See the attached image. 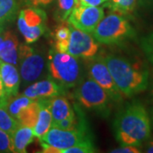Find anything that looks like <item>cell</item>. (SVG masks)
<instances>
[{
  "label": "cell",
  "mask_w": 153,
  "mask_h": 153,
  "mask_svg": "<svg viewBox=\"0 0 153 153\" xmlns=\"http://www.w3.org/2000/svg\"><path fill=\"white\" fill-rule=\"evenodd\" d=\"M151 121L142 104L128 105L117 115L114 121L116 139L121 145L140 146L151 135Z\"/></svg>",
  "instance_id": "cell-1"
},
{
  "label": "cell",
  "mask_w": 153,
  "mask_h": 153,
  "mask_svg": "<svg viewBox=\"0 0 153 153\" xmlns=\"http://www.w3.org/2000/svg\"><path fill=\"white\" fill-rule=\"evenodd\" d=\"M114 82L123 96L131 97L147 88V71L133 65L123 57L109 55L104 57Z\"/></svg>",
  "instance_id": "cell-2"
},
{
  "label": "cell",
  "mask_w": 153,
  "mask_h": 153,
  "mask_svg": "<svg viewBox=\"0 0 153 153\" xmlns=\"http://www.w3.org/2000/svg\"><path fill=\"white\" fill-rule=\"evenodd\" d=\"M48 68L50 76L64 88L76 87L82 75V67L77 58L55 49L49 52Z\"/></svg>",
  "instance_id": "cell-3"
},
{
  "label": "cell",
  "mask_w": 153,
  "mask_h": 153,
  "mask_svg": "<svg viewBox=\"0 0 153 153\" xmlns=\"http://www.w3.org/2000/svg\"><path fill=\"white\" fill-rule=\"evenodd\" d=\"M92 33L100 44H113L132 38L134 31L125 16L113 11L101 19Z\"/></svg>",
  "instance_id": "cell-4"
},
{
  "label": "cell",
  "mask_w": 153,
  "mask_h": 153,
  "mask_svg": "<svg viewBox=\"0 0 153 153\" xmlns=\"http://www.w3.org/2000/svg\"><path fill=\"white\" fill-rule=\"evenodd\" d=\"M88 139L90 138L87 136L84 128L66 130L51 127L49 131L38 140L44 150L43 152L61 153L63 150L76 146Z\"/></svg>",
  "instance_id": "cell-5"
},
{
  "label": "cell",
  "mask_w": 153,
  "mask_h": 153,
  "mask_svg": "<svg viewBox=\"0 0 153 153\" xmlns=\"http://www.w3.org/2000/svg\"><path fill=\"white\" fill-rule=\"evenodd\" d=\"M75 96L78 102L87 109L98 112L108 111L111 99L104 88L90 76L78 82L75 90Z\"/></svg>",
  "instance_id": "cell-6"
},
{
  "label": "cell",
  "mask_w": 153,
  "mask_h": 153,
  "mask_svg": "<svg viewBox=\"0 0 153 153\" xmlns=\"http://www.w3.org/2000/svg\"><path fill=\"white\" fill-rule=\"evenodd\" d=\"M46 21L45 12L38 7H28L20 11L17 26L27 44L35 43L44 35Z\"/></svg>",
  "instance_id": "cell-7"
},
{
  "label": "cell",
  "mask_w": 153,
  "mask_h": 153,
  "mask_svg": "<svg viewBox=\"0 0 153 153\" xmlns=\"http://www.w3.org/2000/svg\"><path fill=\"white\" fill-rule=\"evenodd\" d=\"M18 63L20 75L26 84L37 81L43 74L45 60L43 55L27 45H19Z\"/></svg>",
  "instance_id": "cell-8"
},
{
  "label": "cell",
  "mask_w": 153,
  "mask_h": 153,
  "mask_svg": "<svg viewBox=\"0 0 153 153\" xmlns=\"http://www.w3.org/2000/svg\"><path fill=\"white\" fill-rule=\"evenodd\" d=\"M105 16L104 8L100 6H75L67 21L73 27L92 33Z\"/></svg>",
  "instance_id": "cell-9"
},
{
  "label": "cell",
  "mask_w": 153,
  "mask_h": 153,
  "mask_svg": "<svg viewBox=\"0 0 153 153\" xmlns=\"http://www.w3.org/2000/svg\"><path fill=\"white\" fill-rule=\"evenodd\" d=\"M71 35L66 53L76 58L91 59L99 50V44L90 33L82 32L70 25Z\"/></svg>",
  "instance_id": "cell-10"
},
{
  "label": "cell",
  "mask_w": 153,
  "mask_h": 153,
  "mask_svg": "<svg viewBox=\"0 0 153 153\" xmlns=\"http://www.w3.org/2000/svg\"><path fill=\"white\" fill-rule=\"evenodd\" d=\"M88 74L100 86L104 88L111 100L118 102L123 99V95L117 87L103 57H97L89 62Z\"/></svg>",
  "instance_id": "cell-11"
},
{
  "label": "cell",
  "mask_w": 153,
  "mask_h": 153,
  "mask_svg": "<svg viewBox=\"0 0 153 153\" xmlns=\"http://www.w3.org/2000/svg\"><path fill=\"white\" fill-rule=\"evenodd\" d=\"M64 88L53 78H47L31 83L23 91L22 94L33 100L49 99L62 94L64 93Z\"/></svg>",
  "instance_id": "cell-12"
},
{
  "label": "cell",
  "mask_w": 153,
  "mask_h": 153,
  "mask_svg": "<svg viewBox=\"0 0 153 153\" xmlns=\"http://www.w3.org/2000/svg\"><path fill=\"white\" fill-rule=\"evenodd\" d=\"M0 76L7 97L17 95L22 77L16 66L0 60Z\"/></svg>",
  "instance_id": "cell-13"
},
{
  "label": "cell",
  "mask_w": 153,
  "mask_h": 153,
  "mask_svg": "<svg viewBox=\"0 0 153 153\" xmlns=\"http://www.w3.org/2000/svg\"><path fill=\"white\" fill-rule=\"evenodd\" d=\"M19 42L12 32L4 33V38L0 44V60L12 65H18Z\"/></svg>",
  "instance_id": "cell-14"
},
{
  "label": "cell",
  "mask_w": 153,
  "mask_h": 153,
  "mask_svg": "<svg viewBox=\"0 0 153 153\" xmlns=\"http://www.w3.org/2000/svg\"><path fill=\"white\" fill-rule=\"evenodd\" d=\"M39 111L36 124L33 127L34 136L40 139L49 131L53 125V117L49 106V99H39Z\"/></svg>",
  "instance_id": "cell-15"
},
{
  "label": "cell",
  "mask_w": 153,
  "mask_h": 153,
  "mask_svg": "<svg viewBox=\"0 0 153 153\" xmlns=\"http://www.w3.org/2000/svg\"><path fill=\"white\" fill-rule=\"evenodd\" d=\"M49 106L53 117V123L75 116L69 100L62 94L49 98Z\"/></svg>",
  "instance_id": "cell-16"
},
{
  "label": "cell",
  "mask_w": 153,
  "mask_h": 153,
  "mask_svg": "<svg viewBox=\"0 0 153 153\" xmlns=\"http://www.w3.org/2000/svg\"><path fill=\"white\" fill-rule=\"evenodd\" d=\"M34 137L32 128L20 124L16 129L11 134L14 152H27V147L33 142Z\"/></svg>",
  "instance_id": "cell-17"
},
{
  "label": "cell",
  "mask_w": 153,
  "mask_h": 153,
  "mask_svg": "<svg viewBox=\"0 0 153 153\" xmlns=\"http://www.w3.org/2000/svg\"><path fill=\"white\" fill-rule=\"evenodd\" d=\"M34 100H35L29 98L23 94H21L19 96H17V95L13 96V97L8 99L7 110L10 112V114L17 120L19 115L21 114L22 111Z\"/></svg>",
  "instance_id": "cell-18"
},
{
  "label": "cell",
  "mask_w": 153,
  "mask_h": 153,
  "mask_svg": "<svg viewBox=\"0 0 153 153\" xmlns=\"http://www.w3.org/2000/svg\"><path fill=\"white\" fill-rule=\"evenodd\" d=\"M71 35L70 25H60L55 29L54 33L55 38V48L56 51L60 53H66L68 43Z\"/></svg>",
  "instance_id": "cell-19"
},
{
  "label": "cell",
  "mask_w": 153,
  "mask_h": 153,
  "mask_svg": "<svg viewBox=\"0 0 153 153\" xmlns=\"http://www.w3.org/2000/svg\"><path fill=\"white\" fill-rule=\"evenodd\" d=\"M38 111H39L38 100H35L22 111L21 114L19 115L17 121L22 125L27 126V127L33 128V127L36 124L37 119H38Z\"/></svg>",
  "instance_id": "cell-20"
},
{
  "label": "cell",
  "mask_w": 153,
  "mask_h": 153,
  "mask_svg": "<svg viewBox=\"0 0 153 153\" xmlns=\"http://www.w3.org/2000/svg\"><path fill=\"white\" fill-rule=\"evenodd\" d=\"M20 125V123L13 117L7 110V102L0 104V129L11 134Z\"/></svg>",
  "instance_id": "cell-21"
},
{
  "label": "cell",
  "mask_w": 153,
  "mask_h": 153,
  "mask_svg": "<svg viewBox=\"0 0 153 153\" xmlns=\"http://www.w3.org/2000/svg\"><path fill=\"white\" fill-rule=\"evenodd\" d=\"M18 10L16 0H0V25L12 22Z\"/></svg>",
  "instance_id": "cell-22"
},
{
  "label": "cell",
  "mask_w": 153,
  "mask_h": 153,
  "mask_svg": "<svg viewBox=\"0 0 153 153\" xmlns=\"http://www.w3.org/2000/svg\"><path fill=\"white\" fill-rule=\"evenodd\" d=\"M137 0H107V6H109L114 12L123 16L129 15L134 10Z\"/></svg>",
  "instance_id": "cell-23"
},
{
  "label": "cell",
  "mask_w": 153,
  "mask_h": 153,
  "mask_svg": "<svg viewBox=\"0 0 153 153\" xmlns=\"http://www.w3.org/2000/svg\"><path fill=\"white\" fill-rule=\"evenodd\" d=\"M95 152V147L94 146L92 140L88 139L76 146L63 150L61 153H93Z\"/></svg>",
  "instance_id": "cell-24"
},
{
  "label": "cell",
  "mask_w": 153,
  "mask_h": 153,
  "mask_svg": "<svg viewBox=\"0 0 153 153\" xmlns=\"http://www.w3.org/2000/svg\"><path fill=\"white\" fill-rule=\"evenodd\" d=\"M59 15L62 21H67L71 12L75 7V0H58Z\"/></svg>",
  "instance_id": "cell-25"
},
{
  "label": "cell",
  "mask_w": 153,
  "mask_h": 153,
  "mask_svg": "<svg viewBox=\"0 0 153 153\" xmlns=\"http://www.w3.org/2000/svg\"><path fill=\"white\" fill-rule=\"evenodd\" d=\"M52 127H56L61 129H66V130H74V129H80V128H83L78 126V123L76 120V115L68 117V118H65L63 120H60L56 123H53Z\"/></svg>",
  "instance_id": "cell-26"
},
{
  "label": "cell",
  "mask_w": 153,
  "mask_h": 153,
  "mask_svg": "<svg viewBox=\"0 0 153 153\" xmlns=\"http://www.w3.org/2000/svg\"><path fill=\"white\" fill-rule=\"evenodd\" d=\"M0 152H14L11 135L2 129H0Z\"/></svg>",
  "instance_id": "cell-27"
},
{
  "label": "cell",
  "mask_w": 153,
  "mask_h": 153,
  "mask_svg": "<svg viewBox=\"0 0 153 153\" xmlns=\"http://www.w3.org/2000/svg\"><path fill=\"white\" fill-rule=\"evenodd\" d=\"M112 153H140L141 150L139 146L133 145H121L120 147L115 148L111 151Z\"/></svg>",
  "instance_id": "cell-28"
},
{
  "label": "cell",
  "mask_w": 153,
  "mask_h": 153,
  "mask_svg": "<svg viewBox=\"0 0 153 153\" xmlns=\"http://www.w3.org/2000/svg\"><path fill=\"white\" fill-rule=\"evenodd\" d=\"M107 0H75V6H100Z\"/></svg>",
  "instance_id": "cell-29"
},
{
  "label": "cell",
  "mask_w": 153,
  "mask_h": 153,
  "mask_svg": "<svg viewBox=\"0 0 153 153\" xmlns=\"http://www.w3.org/2000/svg\"><path fill=\"white\" fill-rule=\"evenodd\" d=\"M54 0H24V2L30 7H41L51 4Z\"/></svg>",
  "instance_id": "cell-30"
},
{
  "label": "cell",
  "mask_w": 153,
  "mask_h": 153,
  "mask_svg": "<svg viewBox=\"0 0 153 153\" xmlns=\"http://www.w3.org/2000/svg\"><path fill=\"white\" fill-rule=\"evenodd\" d=\"M8 97L6 95L4 88L3 86V82H2V79H1V76H0V104L1 103H4L8 101Z\"/></svg>",
  "instance_id": "cell-31"
},
{
  "label": "cell",
  "mask_w": 153,
  "mask_h": 153,
  "mask_svg": "<svg viewBox=\"0 0 153 153\" xmlns=\"http://www.w3.org/2000/svg\"><path fill=\"white\" fill-rule=\"evenodd\" d=\"M146 152L153 153V140L147 143V146L146 148Z\"/></svg>",
  "instance_id": "cell-32"
},
{
  "label": "cell",
  "mask_w": 153,
  "mask_h": 153,
  "mask_svg": "<svg viewBox=\"0 0 153 153\" xmlns=\"http://www.w3.org/2000/svg\"><path fill=\"white\" fill-rule=\"evenodd\" d=\"M4 32H0V44L4 40Z\"/></svg>",
  "instance_id": "cell-33"
},
{
  "label": "cell",
  "mask_w": 153,
  "mask_h": 153,
  "mask_svg": "<svg viewBox=\"0 0 153 153\" xmlns=\"http://www.w3.org/2000/svg\"><path fill=\"white\" fill-rule=\"evenodd\" d=\"M3 31H4V26L0 25V32H3Z\"/></svg>",
  "instance_id": "cell-34"
},
{
  "label": "cell",
  "mask_w": 153,
  "mask_h": 153,
  "mask_svg": "<svg viewBox=\"0 0 153 153\" xmlns=\"http://www.w3.org/2000/svg\"><path fill=\"white\" fill-rule=\"evenodd\" d=\"M152 60H153V48H152Z\"/></svg>",
  "instance_id": "cell-35"
},
{
  "label": "cell",
  "mask_w": 153,
  "mask_h": 153,
  "mask_svg": "<svg viewBox=\"0 0 153 153\" xmlns=\"http://www.w3.org/2000/svg\"><path fill=\"white\" fill-rule=\"evenodd\" d=\"M152 96H153V88H152Z\"/></svg>",
  "instance_id": "cell-36"
}]
</instances>
